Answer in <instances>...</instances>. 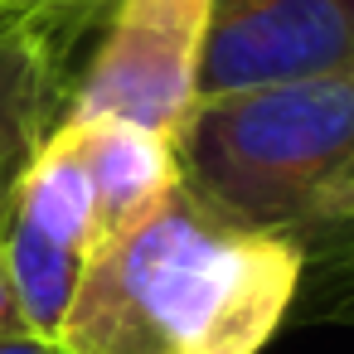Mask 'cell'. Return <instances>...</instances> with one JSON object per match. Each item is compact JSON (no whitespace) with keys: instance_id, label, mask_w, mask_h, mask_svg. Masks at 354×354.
I'll return each mask as SVG.
<instances>
[{"instance_id":"cell-1","label":"cell","mask_w":354,"mask_h":354,"mask_svg":"<svg viewBox=\"0 0 354 354\" xmlns=\"http://www.w3.org/2000/svg\"><path fill=\"white\" fill-rule=\"evenodd\" d=\"M301 281V248L238 228L189 185L146 228L93 252L64 354H257Z\"/></svg>"},{"instance_id":"cell-2","label":"cell","mask_w":354,"mask_h":354,"mask_svg":"<svg viewBox=\"0 0 354 354\" xmlns=\"http://www.w3.org/2000/svg\"><path fill=\"white\" fill-rule=\"evenodd\" d=\"M180 160L189 194L238 228L320 223L325 194L354 180V64L199 97Z\"/></svg>"},{"instance_id":"cell-3","label":"cell","mask_w":354,"mask_h":354,"mask_svg":"<svg viewBox=\"0 0 354 354\" xmlns=\"http://www.w3.org/2000/svg\"><path fill=\"white\" fill-rule=\"evenodd\" d=\"M209 25L214 0H112L107 35L73 83L64 112L122 117L180 146L199 107Z\"/></svg>"},{"instance_id":"cell-4","label":"cell","mask_w":354,"mask_h":354,"mask_svg":"<svg viewBox=\"0 0 354 354\" xmlns=\"http://www.w3.org/2000/svg\"><path fill=\"white\" fill-rule=\"evenodd\" d=\"M97 252V218L88 180L59 131H49L30 175L10 194L0 218V262L20 301L25 330L59 339L64 315L78 296V281Z\"/></svg>"},{"instance_id":"cell-5","label":"cell","mask_w":354,"mask_h":354,"mask_svg":"<svg viewBox=\"0 0 354 354\" xmlns=\"http://www.w3.org/2000/svg\"><path fill=\"white\" fill-rule=\"evenodd\" d=\"M354 64V0H214L199 97Z\"/></svg>"},{"instance_id":"cell-6","label":"cell","mask_w":354,"mask_h":354,"mask_svg":"<svg viewBox=\"0 0 354 354\" xmlns=\"http://www.w3.org/2000/svg\"><path fill=\"white\" fill-rule=\"evenodd\" d=\"M54 131L68 141V151L88 180L93 218H97V248L146 228L185 189L180 146L136 127V122L64 112Z\"/></svg>"},{"instance_id":"cell-7","label":"cell","mask_w":354,"mask_h":354,"mask_svg":"<svg viewBox=\"0 0 354 354\" xmlns=\"http://www.w3.org/2000/svg\"><path fill=\"white\" fill-rule=\"evenodd\" d=\"M64 107V30L49 15H0V218Z\"/></svg>"},{"instance_id":"cell-8","label":"cell","mask_w":354,"mask_h":354,"mask_svg":"<svg viewBox=\"0 0 354 354\" xmlns=\"http://www.w3.org/2000/svg\"><path fill=\"white\" fill-rule=\"evenodd\" d=\"M320 223H354V180H344L339 189L325 194V204H320Z\"/></svg>"},{"instance_id":"cell-9","label":"cell","mask_w":354,"mask_h":354,"mask_svg":"<svg viewBox=\"0 0 354 354\" xmlns=\"http://www.w3.org/2000/svg\"><path fill=\"white\" fill-rule=\"evenodd\" d=\"M25 330V315H20V301L10 291V277H6V262H0V335H20Z\"/></svg>"},{"instance_id":"cell-10","label":"cell","mask_w":354,"mask_h":354,"mask_svg":"<svg viewBox=\"0 0 354 354\" xmlns=\"http://www.w3.org/2000/svg\"><path fill=\"white\" fill-rule=\"evenodd\" d=\"M0 354H64V349H59V339H39V335L20 330V335H0Z\"/></svg>"},{"instance_id":"cell-11","label":"cell","mask_w":354,"mask_h":354,"mask_svg":"<svg viewBox=\"0 0 354 354\" xmlns=\"http://www.w3.org/2000/svg\"><path fill=\"white\" fill-rule=\"evenodd\" d=\"M0 15H15V10H10V0H0Z\"/></svg>"}]
</instances>
